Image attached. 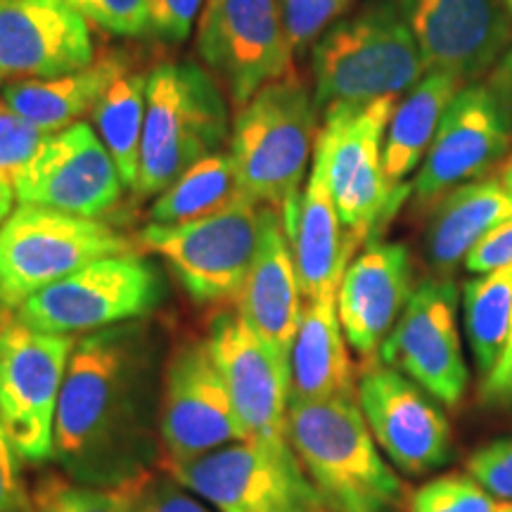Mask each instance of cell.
Here are the masks:
<instances>
[{
  "instance_id": "cell-1",
  "label": "cell",
  "mask_w": 512,
  "mask_h": 512,
  "mask_svg": "<svg viewBox=\"0 0 512 512\" xmlns=\"http://www.w3.org/2000/svg\"><path fill=\"white\" fill-rule=\"evenodd\" d=\"M162 342L145 320L76 339L55 418L53 460L69 479L117 486L162 456Z\"/></svg>"
},
{
  "instance_id": "cell-2",
  "label": "cell",
  "mask_w": 512,
  "mask_h": 512,
  "mask_svg": "<svg viewBox=\"0 0 512 512\" xmlns=\"http://www.w3.org/2000/svg\"><path fill=\"white\" fill-rule=\"evenodd\" d=\"M287 437L328 512H396L403 484L356 394L290 401Z\"/></svg>"
},
{
  "instance_id": "cell-3",
  "label": "cell",
  "mask_w": 512,
  "mask_h": 512,
  "mask_svg": "<svg viewBox=\"0 0 512 512\" xmlns=\"http://www.w3.org/2000/svg\"><path fill=\"white\" fill-rule=\"evenodd\" d=\"M316 98L297 76L268 83L238 110L230 157L242 195L275 209L290 233L302 197V178L316 145Z\"/></svg>"
},
{
  "instance_id": "cell-4",
  "label": "cell",
  "mask_w": 512,
  "mask_h": 512,
  "mask_svg": "<svg viewBox=\"0 0 512 512\" xmlns=\"http://www.w3.org/2000/svg\"><path fill=\"white\" fill-rule=\"evenodd\" d=\"M427 74L420 48L396 0H373L342 17L313 46L316 107L330 112L399 98Z\"/></svg>"
},
{
  "instance_id": "cell-5",
  "label": "cell",
  "mask_w": 512,
  "mask_h": 512,
  "mask_svg": "<svg viewBox=\"0 0 512 512\" xmlns=\"http://www.w3.org/2000/svg\"><path fill=\"white\" fill-rule=\"evenodd\" d=\"M228 138L219 81L195 62H159L147 76L138 197L159 195Z\"/></svg>"
},
{
  "instance_id": "cell-6",
  "label": "cell",
  "mask_w": 512,
  "mask_h": 512,
  "mask_svg": "<svg viewBox=\"0 0 512 512\" xmlns=\"http://www.w3.org/2000/svg\"><path fill=\"white\" fill-rule=\"evenodd\" d=\"M399 98L344 105L325 112L316 157L325 169L339 221L354 247L375 240L411 195V185L394 188L382 162L384 133Z\"/></svg>"
},
{
  "instance_id": "cell-7",
  "label": "cell",
  "mask_w": 512,
  "mask_h": 512,
  "mask_svg": "<svg viewBox=\"0 0 512 512\" xmlns=\"http://www.w3.org/2000/svg\"><path fill=\"white\" fill-rule=\"evenodd\" d=\"M162 470L216 512H328L290 441L242 439Z\"/></svg>"
},
{
  "instance_id": "cell-8",
  "label": "cell",
  "mask_w": 512,
  "mask_h": 512,
  "mask_svg": "<svg viewBox=\"0 0 512 512\" xmlns=\"http://www.w3.org/2000/svg\"><path fill=\"white\" fill-rule=\"evenodd\" d=\"M133 252L102 219L19 204L0 226V304L8 311L95 259Z\"/></svg>"
},
{
  "instance_id": "cell-9",
  "label": "cell",
  "mask_w": 512,
  "mask_h": 512,
  "mask_svg": "<svg viewBox=\"0 0 512 512\" xmlns=\"http://www.w3.org/2000/svg\"><path fill=\"white\" fill-rule=\"evenodd\" d=\"M166 294L159 268L136 252L102 256L36 292L12 313L29 328L55 335H91L143 320Z\"/></svg>"
},
{
  "instance_id": "cell-10",
  "label": "cell",
  "mask_w": 512,
  "mask_h": 512,
  "mask_svg": "<svg viewBox=\"0 0 512 512\" xmlns=\"http://www.w3.org/2000/svg\"><path fill=\"white\" fill-rule=\"evenodd\" d=\"M266 207L242 197L230 207L183 226H152L140 245L157 254L197 304L238 302L252 271Z\"/></svg>"
},
{
  "instance_id": "cell-11",
  "label": "cell",
  "mask_w": 512,
  "mask_h": 512,
  "mask_svg": "<svg viewBox=\"0 0 512 512\" xmlns=\"http://www.w3.org/2000/svg\"><path fill=\"white\" fill-rule=\"evenodd\" d=\"M76 337L29 328L15 316L0 328V420L24 463L55 453V418Z\"/></svg>"
},
{
  "instance_id": "cell-12",
  "label": "cell",
  "mask_w": 512,
  "mask_h": 512,
  "mask_svg": "<svg viewBox=\"0 0 512 512\" xmlns=\"http://www.w3.org/2000/svg\"><path fill=\"white\" fill-rule=\"evenodd\" d=\"M197 53L240 110L268 83L294 74L283 3L207 0L197 27Z\"/></svg>"
},
{
  "instance_id": "cell-13",
  "label": "cell",
  "mask_w": 512,
  "mask_h": 512,
  "mask_svg": "<svg viewBox=\"0 0 512 512\" xmlns=\"http://www.w3.org/2000/svg\"><path fill=\"white\" fill-rule=\"evenodd\" d=\"M249 439L207 339L171 349L159 394L162 460H190Z\"/></svg>"
},
{
  "instance_id": "cell-14",
  "label": "cell",
  "mask_w": 512,
  "mask_h": 512,
  "mask_svg": "<svg viewBox=\"0 0 512 512\" xmlns=\"http://www.w3.org/2000/svg\"><path fill=\"white\" fill-rule=\"evenodd\" d=\"M512 143V110L496 83L470 81L446 107L411 192L432 204L458 185L477 181L501 162Z\"/></svg>"
},
{
  "instance_id": "cell-15",
  "label": "cell",
  "mask_w": 512,
  "mask_h": 512,
  "mask_svg": "<svg viewBox=\"0 0 512 512\" xmlns=\"http://www.w3.org/2000/svg\"><path fill=\"white\" fill-rule=\"evenodd\" d=\"M380 361L411 377L441 406H460L470 370L458 330V287L451 278L437 275L415 287L411 302L384 339Z\"/></svg>"
},
{
  "instance_id": "cell-16",
  "label": "cell",
  "mask_w": 512,
  "mask_h": 512,
  "mask_svg": "<svg viewBox=\"0 0 512 512\" xmlns=\"http://www.w3.org/2000/svg\"><path fill=\"white\" fill-rule=\"evenodd\" d=\"M370 432L396 470L420 477L451 460V425L420 384L387 363H368L356 387Z\"/></svg>"
},
{
  "instance_id": "cell-17",
  "label": "cell",
  "mask_w": 512,
  "mask_h": 512,
  "mask_svg": "<svg viewBox=\"0 0 512 512\" xmlns=\"http://www.w3.org/2000/svg\"><path fill=\"white\" fill-rule=\"evenodd\" d=\"M117 164L86 121L50 133L41 152L15 178L19 204L102 219L121 200Z\"/></svg>"
},
{
  "instance_id": "cell-18",
  "label": "cell",
  "mask_w": 512,
  "mask_h": 512,
  "mask_svg": "<svg viewBox=\"0 0 512 512\" xmlns=\"http://www.w3.org/2000/svg\"><path fill=\"white\" fill-rule=\"evenodd\" d=\"M207 344L247 437L271 444L290 441V358L268 347L238 311L211 316Z\"/></svg>"
},
{
  "instance_id": "cell-19",
  "label": "cell",
  "mask_w": 512,
  "mask_h": 512,
  "mask_svg": "<svg viewBox=\"0 0 512 512\" xmlns=\"http://www.w3.org/2000/svg\"><path fill=\"white\" fill-rule=\"evenodd\" d=\"M427 72L470 83L501 60L512 24L501 0H396Z\"/></svg>"
},
{
  "instance_id": "cell-20",
  "label": "cell",
  "mask_w": 512,
  "mask_h": 512,
  "mask_svg": "<svg viewBox=\"0 0 512 512\" xmlns=\"http://www.w3.org/2000/svg\"><path fill=\"white\" fill-rule=\"evenodd\" d=\"M88 22L67 0H0V88L93 64Z\"/></svg>"
},
{
  "instance_id": "cell-21",
  "label": "cell",
  "mask_w": 512,
  "mask_h": 512,
  "mask_svg": "<svg viewBox=\"0 0 512 512\" xmlns=\"http://www.w3.org/2000/svg\"><path fill=\"white\" fill-rule=\"evenodd\" d=\"M413 297V264L399 242L370 240L349 261L337 292V311L344 337L358 356L380 354Z\"/></svg>"
},
{
  "instance_id": "cell-22",
  "label": "cell",
  "mask_w": 512,
  "mask_h": 512,
  "mask_svg": "<svg viewBox=\"0 0 512 512\" xmlns=\"http://www.w3.org/2000/svg\"><path fill=\"white\" fill-rule=\"evenodd\" d=\"M302 287L283 219L266 207L264 235L259 252L238 297V313L268 347L290 358L299 320H302Z\"/></svg>"
},
{
  "instance_id": "cell-23",
  "label": "cell",
  "mask_w": 512,
  "mask_h": 512,
  "mask_svg": "<svg viewBox=\"0 0 512 512\" xmlns=\"http://www.w3.org/2000/svg\"><path fill=\"white\" fill-rule=\"evenodd\" d=\"M287 238L306 302L320 294L339 292L342 275L354 259L356 247L349 242L347 230L339 221L325 169L316 157Z\"/></svg>"
},
{
  "instance_id": "cell-24",
  "label": "cell",
  "mask_w": 512,
  "mask_h": 512,
  "mask_svg": "<svg viewBox=\"0 0 512 512\" xmlns=\"http://www.w3.org/2000/svg\"><path fill=\"white\" fill-rule=\"evenodd\" d=\"M508 219H512V190L501 178L458 185L434 202L425 230L427 261L439 278H451L472 247Z\"/></svg>"
},
{
  "instance_id": "cell-25",
  "label": "cell",
  "mask_w": 512,
  "mask_h": 512,
  "mask_svg": "<svg viewBox=\"0 0 512 512\" xmlns=\"http://www.w3.org/2000/svg\"><path fill=\"white\" fill-rule=\"evenodd\" d=\"M356 394L354 363L337 311V292L304 304L290 351V401Z\"/></svg>"
},
{
  "instance_id": "cell-26",
  "label": "cell",
  "mask_w": 512,
  "mask_h": 512,
  "mask_svg": "<svg viewBox=\"0 0 512 512\" xmlns=\"http://www.w3.org/2000/svg\"><path fill=\"white\" fill-rule=\"evenodd\" d=\"M463 86L465 81L453 74L427 72L396 105L382 147L384 174L394 188L406 185V178L420 169L446 107Z\"/></svg>"
},
{
  "instance_id": "cell-27",
  "label": "cell",
  "mask_w": 512,
  "mask_h": 512,
  "mask_svg": "<svg viewBox=\"0 0 512 512\" xmlns=\"http://www.w3.org/2000/svg\"><path fill=\"white\" fill-rule=\"evenodd\" d=\"M114 62L117 53H110L79 72L5 83L0 88V100L41 131L57 133L76 124L83 114H91L102 86L110 79Z\"/></svg>"
},
{
  "instance_id": "cell-28",
  "label": "cell",
  "mask_w": 512,
  "mask_h": 512,
  "mask_svg": "<svg viewBox=\"0 0 512 512\" xmlns=\"http://www.w3.org/2000/svg\"><path fill=\"white\" fill-rule=\"evenodd\" d=\"M147 76L126 53H117L110 79L95 100L91 117L95 131L117 164L121 181L136 192L140 171V140L145 126Z\"/></svg>"
},
{
  "instance_id": "cell-29",
  "label": "cell",
  "mask_w": 512,
  "mask_h": 512,
  "mask_svg": "<svg viewBox=\"0 0 512 512\" xmlns=\"http://www.w3.org/2000/svg\"><path fill=\"white\" fill-rule=\"evenodd\" d=\"M242 188L230 152H211L185 169L150 207L152 226H183L242 200Z\"/></svg>"
},
{
  "instance_id": "cell-30",
  "label": "cell",
  "mask_w": 512,
  "mask_h": 512,
  "mask_svg": "<svg viewBox=\"0 0 512 512\" xmlns=\"http://www.w3.org/2000/svg\"><path fill=\"white\" fill-rule=\"evenodd\" d=\"M463 323L482 380L501 361L512 328V266L484 273L463 287Z\"/></svg>"
},
{
  "instance_id": "cell-31",
  "label": "cell",
  "mask_w": 512,
  "mask_h": 512,
  "mask_svg": "<svg viewBox=\"0 0 512 512\" xmlns=\"http://www.w3.org/2000/svg\"><path fill=\"white\" fill-rule=\"evenodd\" d=\"M155 472L117 486H91L67 475L41 477L29 494V512H136Z\"/></svg>"
},
{
  "instance_id": "cell-32",
  "label": "cell",
  "mask_w": 512,
  "mask_h": 512,
  "mask_svg": "<svg viewBox=\"0 0 512 512\" xmlns=\"http://www.w3.org/2000/svg\"><path fill=\"white\" fill-rule=\"evenodd\" d=\"M501 505L470 475L434 477L413 491L408 512H498Z\"/></svg>"
},
{
  "instance_id": "cell-33",
  "label": "cell",
  "mask_w": 512,
  "mask_h": 512,
  "mask_svg": "<svg viewBox=\"0 0 512 512\" xmlns=\"http://www.w3.org/2000/svg\"><path fill=\"white\" fill-rule=\"evenodd\" d=\"M285 31L294 53L316 46L318 38L344 17L354 0H280Z\"/></svg>"
},
{
  "instance_id": "cell-34",
  "label": "cell",
  "mask_w": 512,
  "mask_h": 512,
  "mask_svg": "<svg viewBox=\"0 0 512 512\" xmlns=\"http://www.w3.org/2000/svg\"><path fill=\"white\" fill-rule=\"evenodd\" d=\"M48 136L50 133L29 124L0 100V174L12 178L15 183V178L46 145Z\"/></svg>"
},
{
  "instance_id": "cell-35",
  "label": "cell",
  "mask_w": 512,
  "mask_h": 512,
  "mask_svg": "<svg viewBox=\"0 0 512 512\" xmlns=\"http://www.w3.org/2000/svg\"><path fill=\"white\" fill-rule=\"evenodd\" d=\"M88 24L112 36H147V0H67Z\"/></svg>"
},
{
  "instance_id": "cell-36",
  "label": "cell",
  "mask_w": 512,
  "mask_h": 512,
  "mask_svg": "<svg viewBox=\"0 0 512 512\" xmlns=\"http://www.w3.org/2000/svg\"><path fill=\"white\" fill-rule=\"evenodd\" d=\"M467 472L491 496L512 503V434L477 448L467 460Z\"/></svg>"
},
{
  "instance_id": "cell-37",
  "label": "cell",
  "mask_w": 512,
  "mask_h": 512,
  "mask_svg": "<svg viewBox=\"0 0 512 512\" xmlns=\"http://www.w3.org/2000/svg\"><path fill=\"white\" fill-rule=\"evenodd\" d=\"M202 3L204 0H147V36H155L171 46L183 43L195 27Z\"/></svg>"
},
{
  "instance_id": "cell-38",
  "label": "cell",
  "mask_w": 512,
  "mask_h": 512,
  "mask_svg": "<svg viewBox=\"0 0 512 512\" xmlns=\"http://www.w3.org/2000/svg\"><path fill=\"white\" fill-rule=\"evenodd\" d=\"M136 512H216L200 496L192 494L183 484L166 475V479L152 477L140 496Z\"/></svg>"
},
{
  "instance_id": "cell-39",
  "label": "cell",
  "mask_w": 512,
  "mask_h": 512,
  "mask_svg": "<svg viewBox=\"0 0 512 512\" xmlns=\"http://www.w3.org/2000/svg\"><path fill=\"white\" fill-rule=\"evenodd\" d=\"M19 460L22 458L0 420V512H29V494Z\"/></svg>"
},
{
  "instance_id": "cell-40",
  "label": "cell",
  "mask_w": 512,
  "mask_h": 512,
  "mask_svg": "<svg viewBox=\"0 0 512 512\" xmlns=\"http://www.w3.org/2000/svg\"><path fill=\"white\" fill-rule=\"evenodd\" d=\"M465 268L470 273L484 275L498 268L512 266V219L503 221L491 233H486L482 240L472 247V252L465 256Z\"/></svg>"
},
{
  "instance_id": "cell-41",
  "label": "cell",
  "mask_w": 512,
  "mask_h": 512,
  "mask_svg": "<svg viewBox=\"0 0 512 512\" xmlns=\"http://www.w3.org/2000/svg\"><path fill=\"white\" fill-rule=\"evenodd\" d=\"M482 399L489 406L512 408V328L501 361L482 380Z\"/></svg>"
},
{
  "instance_id": "cell-42",
  "label": "cell",
  "mask_w": 512,
  "mask_h": 512,
  "mask_svg": "<svg viewBox=\"0 0 512 512\" xmlns=\"http://www.w3.org/2000/svg\"><path fill=\"white\" fill-rule=\"evenodd\" d=\"M15 202H17L15 183H12V178L0 174V226L10 219V214L15 211L12 209L15 207Z\"/></svg>"
},
{
  "instance_id": "cell-43",
  "label": "cell",
  "mask_w": 512,
  "mask_h": 512,
  "mask_svg": "<svg viewBox=\"0 0 512 512\" xmlns=\"http://www.w3.org/2000/svg\"><path fill=\"white\" fill-rule=\"evenodd\" d=\"M496 88L505 95V100H508L510 110H512V50L508 55H503V62L501 67H498L496 72Z\"/></svg>"
},
{
  "instance_id": "cell-44",
  "label": "cell",
  "mask_w": 512,
  "mask_h": 512,
  "mask_svg": "<svg viewBox=\"0 0 512 512\" xmlns=\"http://www.w3.org/2000/svg\"><path fill=\"white\" fill-rule=\"evenodd\" d=\"M501 181L508 185V188L512 190V157L508 159V164L503 166V174H501Z\"/></svg>"
},
{
  "instance_id": "cell-45",
  "label": "cell",
  "mask_w": 512,
  "mask_h": 512,
  "mask_svg": "<svg viewBox=\"0 0 512 512\" xmlns=\"http://www.w3.org/2000/svg\"><path fill=\"white\" fill-rule=\"evenodd\" d=\"M5 318H8V309H5V306H3V304H0V328H3Z\"/></svg>"
},
{
  "instance_id": "cell-46",
  "label": "cell",
  "mask_w": 512,
  "mask_h": 512,
  "mask_svg": "<svg viewBox=\"0 0 512 512\" xmlns=\"http://www.w3.org/2000/svg\"><path fill=\"white\" fill-rule=\"evenodd\" d=\"M501 3L505 5V10H508V15L512 17V0H501Z\"/></svg>"
},
{
  "instance_id": "cell-47",
  "label": "cell",
  "mask_w": 512,
  "mask_h": 512,
  "mask_svg": "<svg viewBox=\"0 0 512 512\" xmlns=\"http://www.w3.org/2000/svg\"><path fill=\"white\" fill-rule=\"evenodd\" d=\"M498 512H512V503L510 505H501V510Z\"/></svg>"
}]
</instances>
